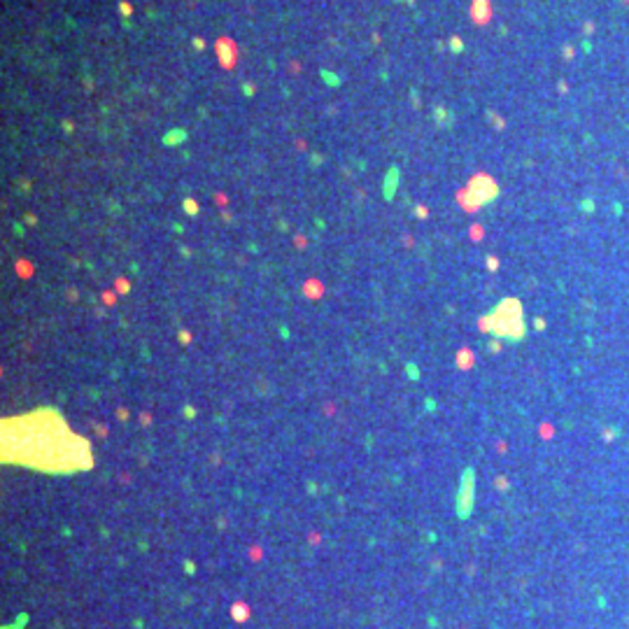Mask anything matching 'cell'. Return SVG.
I'll return each instance as SVG.
<instances>
[{"label": "cell", "instance_id": "1", "mask_svg": "<svg viewBox=\"0 0 629 629\" xmlns=\"http://www.w3.org/2000/svg\"><path fill=\"white\" fill-rule=\"evenodd\" d=\"M214 54H217V63L222 70H226V72L235 70V66H238V45L233 38L219 35L214 40Z\"/></svg>", "mask_w": 629, "mask_h": 629}, {"label": "cell", "instance_id": "2", "mask_svg": "<svg viewBox=\"0 0 629 629\" xmlns=\"http://www.w3.org/2000/svg\"><path fill=\"white\" fill-rule=\"evenodd\" d=\"M471 17H473L475 23H487L489 17H492V7H489V0H473V7H471Z\"/></svg>", "mask_w": 629, "mask_h": 629}, {"label": "cell", "instance_id": "3", "mask_svg": "<svg viewBox=\"0 0 629 629\" xmlns=\"http://www.w3.org/2000/svg\"><path fill=\"white\" fill-rule=\"evenodd\" d=\"M119 12H121L124 17H133V5H131L128 0H121V2H119Z\"/></svg>", "mask_w": 629, "mask_h": 629}, {"label": "cell", "instance_id": "4", "mask_svg": "<svg viewBox=\"0 0 629 629\" xmlns=\"http://www.w3.org/2000/svg\"><path fill=\"white\" fill-rule=\"evenodd\" d=\"M289 70H291V75H299V72H301L299 61H289Z\"/></svg>", "mask_w": 629, "mask_h": 629}, {"label": "cell", "instance_id": "5", "mask_svg": "<svg viewBox=\"0 0 629 629\" xmlns=\"http://www.w3.org/2000/svg\"><path fill=\"white\" fill-rule=\"evenodd\" d=\"M194 47L203 49V47H205V40H203V38H194Z\"/></svg>", "mask_w": 629, "mask_h": 629}, {"label": "cell", "instance_id": "6", "mask_svg": "<svg viewBox=\"0 0 629 629\" xmlns=\"http://www.w3.org/2000/svg\"><path fill=\"white\" fill-rule=\"evenodd\" d=\"M186 210H189V212H196L198 205H194V201H186Z\"/></svg>", "mask_w": 629, "mask_h": 629}]
</instances>
